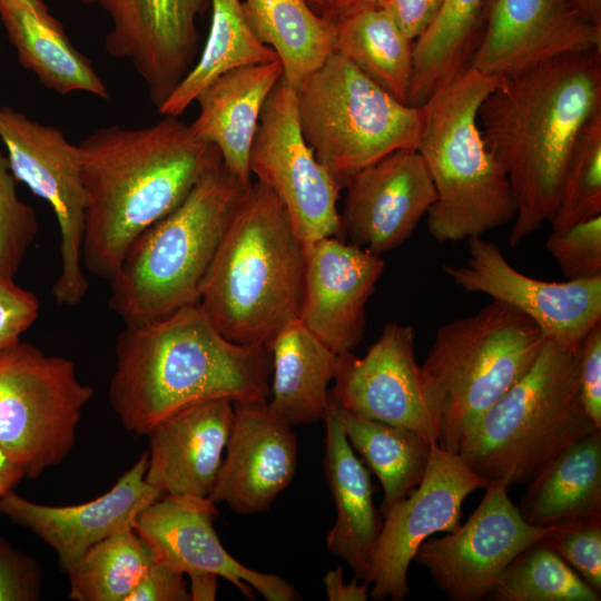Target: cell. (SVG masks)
<instances>
[{
  "label": "cell",
  "instance_id": "obj_1",
  "mask_svg": "<svg viewBox=\"0 0 601 601\" xmlns=\"http://www.w3.org/2000/svg\"><path fill=\"white\" fill-rule=\"evenodd\" d=\"M599 111L601 50L562 56L505 78L481 104L483 139L514 197L511 247L551 223L575 138Z\"/></svg>",
  "mask_w": 601,
  "mask_h": 601
},
{
  "label": "cell",
  "instance_id": "obj_2",
  "mask_svg": "<svg viewBox=\"0 0 601 601\" xmlns=\"http://www.w3.org/2000/svg\"><path fill=\"white\" fill-rule=\"evenodd\" d=\"M78 146L87 198L82 265L106 280L132 242L175 209L221 158L174 116L146 127H101Z\"/></svg>",
  "mask_w": 601,
  "mask_h": 601
},
{
  "label": "cell",
  "instance_id": "obj_3",
  "mask_svg": "<svg viewBox=\"0 0 601 601\" xmlns=\"http://www.w3.org/2000/svg\"><path fill=\"white\" fill-rule=\"evenodd\" d=\"M273 359L266 346L223 336L199 303L141 325L116 343L109 401L122 426L139 435L197 403L268 402Z\"/></svg>",
  "mask_w": 601,
  "mask_h": 601
},
{
  "label": "cell",
  "instance_id": "obj_4",
  "mask_svg": "<svg viewBox=\"0 0 601 601\" xmlns=\"http://www.w3.org/2000/svg\"><path fill=\"white\" fill-rule=\"evenodd\" d=\"M306 254L278 197L252 183L204 280L199 300L229 341L267 346L299 319Z\"/></svg>",
  "mask_w": 601,
  "mask_h": 601
},
{
  "label": "cell",
  "instance_id": "obj_5",
  "mask_svg": "<svg viewBox=\"0 0 601 601\" xmlns=\"http://www.w3.org/2000/svg\"><path fill=\"white\" fill-rule=\"evenodd\" d=\"M250 185L219 158L175 209L132 242L108 280V306L125 326L150 323L198 303L218 246Z\"/></svg>",
  "mask_w": 601,
  "mask_h": 601
},
{
  "label": "cell",
  "instance_id": "obj_6",
  "mask_svg": "<svg viewBox=\"0 0 601 601\" xmlns=\"http://www.w3.org/2000/svg\"><path fill=\"white\" fill-rule=\"evenodd\" d=\"M504 80L470 67L422 105L416 150L436 194L425 215L436 242L481 237L514 220L508 176L486 147L477 120L481 104Z\"/></svg>",
  "mask_w": 601,
  "mask_h": 601
},
{
  "label": "cell",
  "instance_id": "obj_7",
  "mask_svg": "<svg viewBox=\"0 0 601 601\" xmlns=\"http://www.w3.org/2000/svg\"><path fill=\"white\" fill-rule=\"evenodd\" d=\"M580 395V348L551 338L528 373L465 433L457 453L486 480L530 483L595 431Z\"/></svg>",
  "mask_w": 601,
  "mask_h": 601
},
{
  "label": "cell",
  "instance_id": "obj_8",
  "mask_svg": "<svg viewBox=\"0 0 601 601\" xmlns=\"http://www.w3.org/2000/svg\"><path fill=\"white\" fill-rule=\"evenodd\" d=\"M545 339L531 318L499 300L440 326L421 365L437 444L457 453L465 433L528 373Z\"/></svg>",
  "mask_w": 601,
  "mask_h": 601
},
{
  "label": "cell",
  "instance_id": "obj_9",
  "mask_svg": "<svg viewBox=\"0 0 601 601\" xmlns=\"http://www.w3.org/2000/svg\"><path fill=\"white\" fill-rule=\"evenodd\" d=\"M300 130L337 185L401 149H416L423 108L403 104L336 50L296 89Z\"/></svg>",
  "mask_w": 601,
  "mask_h": 601
},
{
  "label": "cell",
  "instance_id": "obj_10",
  "mask_svg": "<svg viewBox=\"0 0 601 601\" xmlns=\"http://www.w3.org/2000/svg\"><path fill=\"white\" fill-rule=\"evenodd\" d=\"M92 395L75 362L19 339L0 352V450L37 479L69 455Z\"/></svg>",
  "mask_w": 601,
  "mask_h": 601
},
{
  "label": "cell",
  "instance_id": "obj_11",
  "mask_svg": "<svg viewBox=\"0 0 601 601\" xmlns=\"http://www.w3.org/2000/svg\"><path fill=\"white\" fill-rule=\"evenodd\" d=\"M0 140L18 183L47 201L56 216L60 270L51 293L58 304L77 306L89 289L81 258L87 198L79 146L60 129L8 106L0 107Z\"/></svg>",
  "mask_w": 601,
  "mask_h": 601
},
{
  "label": "cell",
  "instance_id": "obj_12",
  "mask_svg": "<svg viewBox=\"0 0 601 601\" xmlns=\"http://www.w3.org/2000/svg\"><path fill=\"white\" fill-rule=\"evenodd\" d=\"M296 101V89L282 77L262 109L250 174L282 201L304 246L325 237L343 239L336 207L342 188L304 139Z\"/></svg>",
  "mask_w": 601,
  "mask_h": 601
},
{
  "label": "cell",
  "instance_id": "obj_13",
  "mask_svg": "<svg viewBox=\"0 0 601 601\" xmlns=\"http://www.w3.org/2000/svg\"><path fill=\"white\" fill-rule=\"evenodd\" d=\"M487 483L459 453L433 443L421 482L384 513L364 578L373 584L370 597L403 601L410 592L408 568L420 545L436 532L455 531L465 497Z\"/></svg>",
  "mask_w": 601,
  "mask_h": 601
},
{
  "label": "cell",
  "instance_id": "obj_14",
  "mask_svg": "<svg viewBox=\"0 0 601 601\" xmlns=\"http://www.w3.org/2000/svg\"><path fill=\"white\" fill-rule=\"evenodd\" d=\"M508 487L504 480H489L481 503L462 526L417 549L414 560L449 599L487 598L505 568L549 532L551 525L535 526L524 520Z\"/></svg>",
  "mask_w": 601,
  "mask_h": 601
},
{
  "label": "cell",
  "instance_id": "obj_15",
  "mask_svg": "<svg viewBox=\"0 0 601 601\" xmlns=\"http://www.w3.org/2000/svg\"><path fill=\"white\" fill-rule=\"evenodd\" d=\"M467 240L465 264L442 267L462 289L514 307L546 338L573 349H579L588 332L601 322V275L563 283L540 280L512 267L502 250L482 236Z\"/></svg>",
  "mask_w": 601,
  "mask_h": 601
},
{
  "label": "cell",
  "instance_id": "obj_16",
  "mask_svg": "<svg viewBox=\"0 0 601 601\" xmlns=\"http://www.w3.org/2000/svg\"><path fill=\"white\" fill-rule=\"evenodd\" d=\"M111 20L105 49L128 60L158 108L197 60L198 19L209 0H81Z\"/></svg>",
  "mask_w": 601,
  "mask_h": 601
},
{
  "label": "cell",
  "instance_id": "obj_17",
  "mask_svg": "<svg viewBox=\"0 0 601 601\" xmlns=\"http://www.w3.org/2000/svg\"><path fill=\"white\" fill-rule=\"evenodd\" d=\"M601 50V24L574 0H487L471 67L511 78L552 59Z\"/></svg>",
  "mask_w": 601,
  "mask_h": 601
},
{
  "label": "cell",
  "instance_id": "obj_18",
  "mask_svg": "<svg viewBox=\"0 0 601 601\" xmlns=\"http://www.w3.org/2000/svg\"><path fill=\"white\" fill-rule=\"evenodd\" d=\"M414 339L413 326L387 323L364 357L352 352L339 354L329 394L353 413L406 427L437 443L421 366L414 356Z\"/></svg>",
  "mask_w": 601,
  "mask_h": 601
},
{
  "label": "cell",
  "instance_id": "obj_19",
  "mask_svg": "<svg viewBox=\"0 0 601 601\" xmlns=\"http://www.w3.org/2000/svg\"><path fill=\"white\" fill-rule=\"evenodd\" d=\"M216 514L215 504L208 499L165 494L137 515L134 529L155 561L184 574L214 573L250 600L255 599V590L268 601L300 599L282 577L255 571L231 556L214 529Z\"/></svg>",
  "mask_w": 601,
  "mask_h": 601
},
{
  "label": "cell",
  "instance_id": "obj_20",
  "mask_svg": "<svg viewBox=\"0 0 601 601\" xmlns=\"http://www.w3.org/2000/svg\"><path fill=\"white\" fill-rule=\"evenodd\" d=\"M344 187V236L376 255L410 238L436 198L431 175L416 149L385 156L354 174Z\"/></svg>",
  "mask_w": 601,
  "mask_h": 601
},
{
  "label": "cell",
  "instance_id": "obj_21",
  "mask_svg": "<svg viewBox=\"0 0 601 601\" xmlns=\"http://www.w3.org/2000/svg\"><path fill=\"white\" fill-rule=\"evenodd\" d=\"M305 254L299 321L336 354L352 352L363 338L365 306L385 262L336 237L305 246Z\"/></svg>",
  "mask_w": 601,
  "mask_h": 601
},
{
  "label": "cell",
  "instance_id": "obj_22",
  "mask_svg": "<svg viewBox=\"0 0 601 601\" xmlns=\"http://www.w3.org/2000/svg\"><path fill=\"white\" fill-rule=\"evenodd\" d=\"M226 456L208 500L240 514L267 510L293 481L297 441L267 402H237Z\"/></svg>",
  "mask_w": 601,
  "mask_h": 601
},
{
  "label": "cell",
  "instance_id": "obj_23",
  "mask_svg": "<svg viewBox=\"0 0 601 601\" xmlns=\"http://www.w3.org/2000/svg\"><path fill=\"white\" fill-rule=\"evenodd\" d=\"M147 463L144 453L108 492L81 504L45 505L12 491L0 496V514L45 541L66 571L104 539L134 529L137 515L162 495L145 480Z\"/></svg>",
  "mask_w": 601,
  "mask_h": 601
},
{
  "label": "cell",
  "instance_id": "obj_24",
  "mask_svg": "<svg viewBox=\"0 0 601 601\" xmlns=\"http://www.w3.org/2000/svg\"><path fill=\"white\" fill-rule=\"evenodd\" d=\"M233 420V402L216 398L187 406L158 422L147 433L146 482L162 494L208 499Z\"/></svg>",
  "mask_w": 601,
  "mask_h": 601
},
{
  "label": "cell",
  "instance_id": "obj_25",
  "mask_svg": "<svg viewBox=\"0 0 601 601\" xmlns=\"http://www.w3.org/2000/svg\"><path fill=\"white\" fill-rule=\"evenodd\" d=\"M282 77L279 59L244 66L216 78L195 100L199 112L189 125L193 132L214 145L244 184H252L249 155L262 109Z\"/></svg>",
  "mask_w": 601,
  "mask_h": 601
},
{
  "label": "cell",
  "instance_id": "obj_26",
  "mask_svg": "<svg viewBox=\"0 0 601 601\" xmlns=\"http://www.w3.org/2000/svg\"><path fill=\"white\" fill-rule=\"evenodd\" d=\"M323 421L326 426L324 470L336 508L335 524L326 536L327 549L352 568L355 579L364 580L382 528L373 502L376 487L370 470L344 434L331 394Z\"/></svg>",
  "mask_w": 601,
  "mask_h": 601
},
{
  "label": "cell",
  "instance_id": "obj_27",
  "mask_svg": "<svg viewBox=\"0 0 601 601\" xmlns=\"http://www.w3.org/2000/svg\"><path fill=\"white\" fill-rule=\"evenodd\" d=\"M0 19L20 65L46 88L62 96L87 92L109 98L92 63L71 45L48 7L28 0H0Z\"/></svg>",
  "mask_w": 601,
  "mask_h": 601
},
{
  "label": "cell",
  "instance_id": "obj_28",
  "mask_svg": "<svg viewBox=\"0 0 601 601\" xmlns=\"http://www.w3.org/2000/svg\"><path fill=\"white\" fill-rule=\"evenodd\" d=\"M266 347L273 359L268 407L292 426L323 421L339 355L299 319L283 328Z\"/></svg>",
  "mask_w": 601,
  "mask_h": 601
},
{
  "label": "cell",
  "instance_id": "obj_29",
  "mask_svg": "<svg viewBox=\"0 0 601 601\" xmlns=\"http://www.w3.org/2000/svg\"><path fill=\"white\" fill-rule=\"evenodd\" d=\"M519 509L535 526L601 514V430L564 450L528 483Z\"/></svg>",
  "mask_w": 601,
  "mask_h": 601
},
{
  "label": "cell",
  "instance_id": "obj_30",
  "mask_svg": "<svg viewBox=\"0 0 601 601\" xmlns=\"http://www.w3.org/2000/svg\"><path fill=\"white\" fill-rule=\"evenodd\" d=\"M487 0H443L426 29L414 40L406 104L422 106L471 67L480 45Z\"/></svg>",
  "mask_w": 601,
  "mask_h": 601
},
{
  "label": "cell",
  "instance_id": "obj_31",
  "mask_svg": "<svg viewBox=\"0 0 601 601\" xmlns=\"http://www.w3.org/2000/svg\"><path fill=\"white\" fill-rule=\"evenodd\" d=\"M256 37L272 48L295 89L335 51L333 22L307 0H242Z\"/></svg>",
  "mask_w": 601,
  "mask_h": 601
},
{
  "label": "cell",
  "instance_id": "obj_32",
  "mask_svg": "<svg viewBox=\"0 0 601 601\" xmlns=\"http://www.w3.org/2000/svg\"><path fill=\"white\" fill-rule=\"evenodd\" d=\"M332 22L335 50L395 99L406 104L414 41L390 14L378 6H371Z\"/></svg>",
  "mask_w": 601,
  "mask_h": 601
},
{
  "label": "cell",
  "instance_id": "obj_33",
  "mask_svg": "<svg viewBox=\"0 0 601 601\" xmlns=\"http://www.w3.org/2000/svg\"><path fill=\"white\" fill-rule=\"evenodd\" d=\"M211 21L203 51L171 95L157 108L161 116L179 117L203 89L219 76L244 66L278 59L254 33L242 0H209Z\"/></svg>",
  "mask_w": 601,
  "mask_h": 601
},
{
  "label": "cell",
  "instance_id": "obj_34",
  "mask_svg": "<svg viewBox=\"0 0 601 601\" xmlns=\"http://www.w3.org/2000/svg\"><path fill=\"white\" fill-rule=\"evenodd\" d=\"M335 403L351 446L381 482L384 514L421 482L433 443L412 430L364 417Z\"/></svg>",
  "mask_w": 601,
  "mask_h": 601
},
{
  "label": "cell",
  "instance_id": "obj_35",
  "mask_svg": "<svg viewBox=\"0 0 601 601\" xmlns=\"http://www.w3.org/2000/svg\"><path fill=\"white\" fill-rule=\"evenodd\" d=\"M155 562L135 529L119 531L93 545L67 570L69 598L76 601H127Z\"/></svg>",
  "mask_w": 601,
  "mask_h": 601
},
{
  "label": "cell",
  "instance_id": "obj_36",
  "mask_svg": "<svg viewBox=\"0 0 601 601\" xmlns=\"http://www.w3.org/2000/svg\"><path fill=\"white\" fill-rule=\"evenodd\" d=\"M495 601H599L592 589L561 556L538 541L502 572L487 597Z\"/></svg>",
  "mask_w": 601,
  "mask_h": 601
},
{
  "label": "cell",
  "instance_id": "obj_37",
  "mask_svg": "<svg viewBox=\"0 0 601 601\" xmlns=\"http://www.w3.org/2000/svg\"><path fill=\"white\" fill-rule=\"evenodd\" d=\"M601 215V111L579 131L566 160L559 205L550 223L563 230Z\"/></svg>",
  "mask_w": 601,
  "mask_h": 601
},
{
  "label": "cell",
  "instance_id": "obj_38",
  "mask_svg": "<svg viewBox=\"0 0 601 601\" xmlns=\"http://www.w3.org/2000/svg\"><path fill=\"white\" fill-rule=\"evenodd\" d=\"M17 185L0 149V278L6 279L16 278L38 233L36 213L18 196Z\"/></svg>",
  "mask_w": 601,
  "mask_h": 601
},
{
  "label": "cell",
  "instance_id": "obj_39",
  "mask_svg": "<svg viewBox=\"0 0 601 601\" xmlns=\"http://www.w3.org/2000/svg\"><path fill=\"white\" fill-rule=\"evenodd\" d=\"M550 525L540 541L600 593L601 514L565 519Z\"/></svg>",
  "mask_w": 601,
  "mask_h": 601
},
{
  "label": "cell",
  "instance_id": "obj_40",
  "mask_svg": "<svg viewBox=\"0 0 601 601\" xmlns=\"http://www.w3.org/2000/svg\"><path fill=\"white\" fill-rule=\"evenodd\" d=\"M545 247L568 279L601 275V215L552 230Z\"/></svg>",
  "mask_w": 601,
  "mask_h": 601
},
{
  "label": "cell",
  "instance_id": "obj_41",
  "mask_svg": "<svg viewBox=\"0 0 601 601\" xmlns=\"http://www.w3.org/2000/svg\"><path fill=\"white\" fill-rule=\"evenodd\" d=\"M41 591L37 562L0 535V601H33Z\"/></svg>",
  "mask_w": 601,
  "mask_h": 601
},
{
  "label": "cell",
  "instance_id": "obj_42",
  "mask_svg": "<svg viewBox=\"0 0 601 601\" xmlns=\"http://www.w3.org/2000/svg\"><path fill=\"white\" fill-rule=\"evenodd\" d=\"M37 296L14 279L0 278V352L21 339L39 315Z\"/></svg>",
  "mask_w": 601,
  "mask_h": 601
},
{
  "label": "cell",
  "instance_id": "obj_43",
  "mask_svg": "<svg viewBox=\"0 0 601 601\" xmlns=\"http://www.w3.org/2000/svg\"><path fill=\"white\" fill-rule=\"evenodd\" d=\"M580 395L585 414L601 430V322L580 346Z\"/></svg>",
  "mask_w": 601,
  "mask_h": 601
},
{
  "label": "cell",
  "instance_id": "obj_44",
  "mask_svg": "<svg viewBox=\"0 0 601 601\" xmlns=\"http://www.w3.org/2000/svg\"><path fill=\"white\" fill-rule=\"evenodd\" d=\"M184 573L155 561L127 601H189L190 593Z\"/></svg>",
  "mask_w": 601,
  "mask_h": 601
},
{
  "label": "cell",
  "instance_id": "obj_45",
  "mask_svg": "<svg viewBox=\"0 0 601 601\" xmlns=\"http://www.w3.org/2000/svg\"><path fill=\"white\" fill-rule=\"evenodd\" d=\"M442 2L443 0H381L378 7L414 41L431 23Z\"/></svg>",
  "mask_w": 601,
  "mask_h": 601
},
{
  "label": "cell",
  "instance_id": "obj_46",
  "mask_svg": "<svg viewBox=\"0 0 601 601\" xmlns=\"http://www.w3.org/2000/svg\"><path fill=\"white\" fill-rule=\"evenodd\" d=\"M354 579L344 583L342 566L328 570L324 577V584L329 601H366L370 597L367 582L358 583Z\"/></svg>",
  "mask_w": 601,
  "mask_h": 601
},
{
  "label": "cell",
  "instance_id": "obj_47",
  "mask_svg": "<svg viewBox=\"0 0 601 601\" xmlns=\"http://www.w3.org/2000/svg\"><path fill=\"white\" fill-rule=\"evenodd\" d=\"M309 6L329 21L351 11L378 6L381 0H307Z\"/></svg>",
  "mask_w": 601,
  "mask_h": 601
},
{
  "label": "cell",
  "instance_id": "obj_48",
  "mask_svg": "<svg viewBox=\"0 0 601 601\" xmlns=\"http://www.w3.org/2000/svg\"><path fill=\"white\" fill-rule=\"evenodd\" d=\"M190 579V600L213 601L218 589L217 575L210 572H194L188 574Z\"/></svg>",
  "mask_w": 601,
  "mask_h": 601
},
{
  "label": "cell",
  "instance_id": "obj_49",
  "mask_svg": "<svg viewBox=\"0 0 601 601\" xmlns=\"http://www.w3.org/2000/svg\"><path fill=\"white\" fill-rule=\"evenodd\" d=\"M23 477L21 467L0 450V496L12 492Z\"/></svg>",
  "mask_w": 601,
  "mask_h": 601
},
{
  "label": "cell",
  "instance_id": "obj_50",
  "mask_svg": "<svg viewBox=\"0 0 601 601\" xmlns=\"http://www.w3.org/2000/svg\"><path fill=\"white\" fill-rule=\"evenodd\" d=\"M574 2L589 20L601 24V0H574Z\"/></svg>",
  "mask_w": 601,
  "mask_h": 601
},
{
  "label": "cell",
  "instance_id": "obj_51",
  "mask_svg": "<svg viewBox=\"0 0 601 601\" xmlns=\"http://www.w3.org/2000/svg\"><path fill=\"white\" fill-rule=\"evenodd\" d=\"M28 1H30L31 3H33L37 7H41V8L47 7V4L45 3L43 0H28Z\"/></svg>",
  "mask_w": 601,
  "mask_h": 601
}]
</instances>
